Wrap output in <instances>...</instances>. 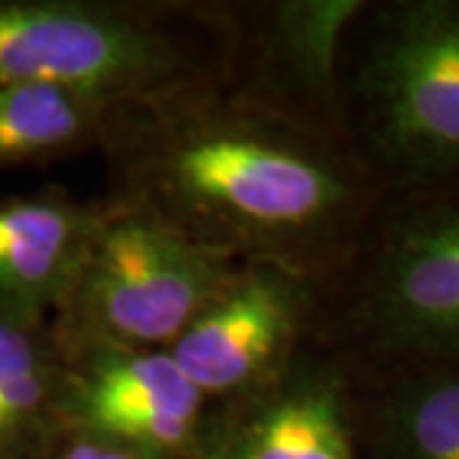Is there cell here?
<instances>
[{
    "mask_svg": "<svg viewBox=\"0 0 459 459\" xmlns=\"http://www.w3.org/2000/svg\"><path fill=\"white\" fill-rule=\"evenodd\" d=\"M66 427V360L47 314L0 304V459H39Z\"/></svg>",
    "mask_w": 459,
    "mask_h": 459,
    "instance_id": "obj_11",
    "label": "cell"
},
{
    "mask_svg": "<svg viewBox=\"0 0 459 459\" xmlns=\"http://www.w3.org/2000/svg\"><path fill=\"white\" fill-rule=\"evenodd\" d=\"M39 459H159L92 429L65 427Z\"/></svg>",
    "mask_w": 459,
    "mask_h": 459,
    "instance_id": "obj_13",
    "label": "cell"
},
{
    "mask_svg": "<svg viewBox=\"0 0 459 459\" xmlns=\"http://www.w3.org/2000/svg\"><path fill=\"white\" fill-rule=\"evenodd\" d=\"M98 204L62 186L0 199V304L51 316L80 263Z\"/></svg>",
    "mask_w": 459,
    "mask_h": 459,
    "instance_id": "obj_10",
    "label": "cell"
},
{
    "mask_svg": "<svg viewBox=\"0 0 459 459\" xmlns=\"http://www.w3.org/2000/svg\"><path fill=\"white\" fill-rule=\"evenodd\" d=\"M322 289L276 263H238L169 352L212 406L228 403L273 380L312 342Z\"/></svg>",
    "mask_w": 459,
    "mask_h": 459,
    "instance_id": "obj_6",
    "label": "cell"
},
{
    "mask_svg": "<svg viewBox=\"0 0 459 459\" xmlns=\"http://www.w3.org/2000/svg\"><path fill=\"white\" fill-rule=\"evenodd\" d=\"M238 41L228 0H0V87L151 105L222 77Z\"/></svg>",
    "mask_w": 459,
    "mask_h": 459,
    "instance_id": "obj_2",
    "label": "cell"
},
{
    "mask_svg": "<svg viewBox=\"0 0 459 459\" xmlns=\"http://www.w3.org/2000/svg\"><path fill=\"white\" fill-rule=\"evenodd\" d=\"M314 340L350 370L459 360V184L383 192Z\"/></svg>",
    "mask_w": 459,
    "mask_h": 459,
    "instance_id": "obj_4",
    "label": "cell"
},
{
    "mask_svg": "<svg viewBox=\"0 0 459 459\" xmlns=\"http://www.w3.org/2000/svg\"><path fill=\"white\" fill-rule=\"evenodd\" d=\"M199 459H360L342 360L312 340L273 380L214 406Z\"/></svg>",
    "mask_w": 459,
    "mask_h": 459,
    "instance_id": "obj_8",
    "label": "cell"
},
{
    "mask_svg": "<svg viewBox=\"0 0 459 459\" xmlns=\"http://www.w3.org/2000/svg\"><path fill=\"white\" fill-rule=\"evenodd\" d=\"M117 110L51 84L0 87V166L51 164L100 151Z\"/></svg>",
    "mask_w": 459,
    "mask_h": 459,
    "instance_id": "obj_12",
    "label": "cell"
},
{
    "mask_svg": "<svg viewBox=\"0 0 459 459\" xmlns=\"http://www.w3.org/2000/svg\"><path fill=\"white\" fill-rule=\"evenodd\" d=\"M347 373L360 459H459V360Z\"/></svg>",
    "mask_w": 459,
    "mask_h": 459,
    "instance_id": "obj_9",
    "label": "cell"
},
{
    "mask_svg": "<svg viewBox=\"0 0 459 459\" xmlns=\"http://www.w3.org/2000/svg\"><path fill=\"white\" fill-rule=\"evenodd\" d=\"M337 90L344 133L383 192L459 184V0H362Z\"/></svg>",
    "mask_w": 459,
    "mask_h": 459,
    "instance_id": "obj_3",
    "label": "cell"
},
{
    "mask_svg": "<svg viewBox=\"0 0 459 459\" xmlns=\"http://www.w3.org/2000/svg\"><path fill=\"white\" fill-rule=\"evenodd\" d=\"M108 197L230 261L327 286L383 197L340 102L289 80L246 41L212 82L120 108L100 146Z\"/></svg>",
    "mask_w": 459,
    "mask_h": 459,
    "instance_id": "obj_1",
    "label": "cell"
},
{
    "mask_svg": "<svg viewBox=\"0 0 459 459\" xmlns=\"http://www.w3.org/2000/svg\"><path fill=\"white\" fill-rule=\"evenodd\" d=\"M98 199L80 263L49 316L54 337L62 352L169 350L240 261L186 240L135 204Z\"/></svg>",
    "mask_w": 459,
    "mask_h": 459,
    "instance_id": "obj_5",
    "label": "cell"
},
{
    "mask_svg": "<svg viewBox=\"0 0 459 459\" xmlns=\"http://www.w3.org/2000/svg\"><path fill=\"white\" fill-rule=\"evenodd\" d=\"M66 427L92 429L159 459H199L212 403L169 350L65 352Z\"/></svg>",
    "mask_w": 459,
    "mask_h": 459,
    "instance_id": "obj_7",
    "label": "cell"
}]
</instances>
